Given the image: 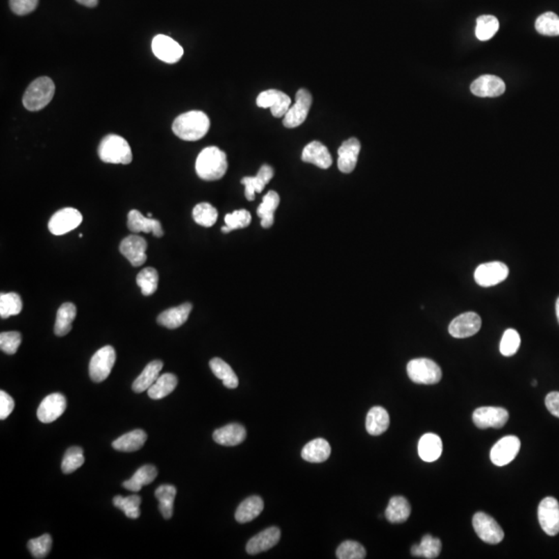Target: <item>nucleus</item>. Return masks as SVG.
Listing matches in <instances>:
<instances>
[{"label":"nucleus","mask_w":559,"mask_h":559,"mask_svg":"<svg viewBox=\"0 0 559 559\" xmlns=\"http://www.w3.org/2000/svg\"><path fill=\"white\" fill-rule=\"evenodd\" d=\"M208 116L202 111H189L175 118L173 133L185 141H197L203 138L210 130Z\"/></svg>","instance_id":"nucleus-1"},{"label":"nucleus","mask_w":559,"mask_h":559,"mask_svg":"<svg viewBox=\"0 0 559 559\" xmlns=\"http://www.w3.org/2000/svg\"><path fill=\"white\" fill-rule=\"evenodd\" d=\"M196 172L203 181H218L227 171V157L219 147L204 149L196 160Z\"/></svg>","instance_id":"nucleus-2"},{"label":"nucleus","mask_w":559,"mask_h":559,"mask_svg":"<svg viewBox=\"0 0 559 559\" xmlns=\"http://www.w3.org/2000/svg\"><path fill=\"white\" fill-rule=\"evenodd\" d=\"M99 156L105 163L124 164L132 162L133 153L126 139L118 135H107L99 145Z\"/></svg>","instance_id":"nucleus-3"},{"label":"nucleus","mask_w":559,"mask_h":559,"mask_svg":"<svg viewBox=\"0 0 559 559\" xmlns=\"http://www.w3.org/2000/svg\"><path fill=\"white\" fill-rule=\"evenodd\" d=\"M54 94L56 85L50 78H37L27 87L23 96V105L29 111L42 110L51 102Z\"/></svg>","instance_id":"nucleus-4"},{"label":"nucleus","mask_w":559,"mask_h":559,"mask_svg":"<svg viewBox=\"0 0 559 559\" xmlns=\"http://www.w3.org/2000/svg\"><path fill=\"white\" fill-rule=\"evenodd\" d=\"M409 378L419 385H435L442 381L440 367L429 358H415L407 365Z\"/></svg>","instance_id":"nucleus-5"},{"label":"nucleus","mask_w":559,"mask_h":559,"mask_svg":"<svg viewBox=\"0 0 559 559\" xmlns=\"http://www.w3.org/2000/svg\"><path fill=\"white\" fill-rule=\"evenodd\" d=\"M116 360V352L112 346H104L92 356L90 362V376L94 383H102L110 375Z\"/></svg>","instance_id":"nucleus-6"},{"label":"nucleus","mask_w":559,"mask_h":559,"mask_svg":"<svg viewBox=\"0 0 559 559\" xmlns=\"http://www.w3.org/2000/svg\"><path fill=\"white\" fill-rule=\"evenodd\" d=\"M474 531L485 543L497 545L504 539V531L494 518L483 512H476L472 519Z\"/></svg>","instance_id":"nucleus-7"},{"label":"nucleus","mask_w":559,"mask_h":559,"mask_svg":"<svg viewBox=\"0 0 559 559\" xmlns=\"http://www.w3.org/2000/svg\"><path fill=\"white\" fill-rule=\"evenodd\" d=\"M312 94L305 88H301L295 96V103L285 114L283 124L288 128H297L307 119L312 106Z\"/></svg>","instance_id":"nucleus-8"},{"label":"nucleus","mask_w":559,"mask_h":559,"mask_svg":"<svg viewBox=\"0 0 559 559\" xmlns=\"http://www.w3.org/2000/svg\"><path fill=\"white\" fill-rule=\"evenodd\" d=\"M537 517L543 531L550 537L559 533V503L554 497H546L537 508Z\"/></svg>","instance_id":"nucleus-9"},{"label":"nucleus","mask_w":559,"mask_h":559,"mask_svg":"<svg viewBox=\"0 0 559 559\" xmlns=\"http://www.w3.org/2000/svg\"><path fill=\"white\" fill-rule=\"evenodd\" d=\"M474 425L480 429H501L508 421V412L503 407H480L472 415Z\"/></svg>","instance_id":"nucleus-10"},{"label":"nucleus","mask_w":559,"mask_h":559,"mask_svg":"<svg viewBox=\"0 0 559 559\" xmlns=\"http://www.w3.org/2000/svg\"><path fill=\"white\" fill-rule=\"evenodd\" d=\"M83 217L75 208H65L58 210L50 219L48 227L54 235H63L81 225Z\"/></svg>","instance_id":"nucleus-11"},{"label":"nucleus","mask_w":559,"mask_h":559,"mask_svg":"<svg viewBox=\"0 0 559 559\" xmlns=\"http://www.w3.org/2000/svg\"><path fill=\"white\" fill-rule=\"evenodd\" d=\"M508 267L503 262L483 263L474 272V280L482 287H491L503 282L508 278Z\"/></svg>","instance_id":"nucleus-12"},{"label":"nucleus","mask_w":559,"mask_h":559,"mask_svg":"<svg viewBox=\"0 0 559 559\" xmlns=\"http://www.w3.org/2000/svg\"><path fill=\"white\" fill-rule=\"evenodd\" d=\"M520 447L521 442L517 436H506L491 449V461L497 466L508 465L518 455Z\"/></svg>","instance_id":"nucleus-13"},{"label":"nucleus","mask_w":559,"mask_h":559,"mask_svg":"<svg viewBox=\"0 0 559 559\" xmlns=\"http://www.w3.org/2000/svg\"><path fill=\"white\" fill-rule=\"evenodd\" d=\"M482 319L474 312H466L456 317L449 326L451 337L465 339L480 332Z\"/></svg>","instance_id":"nucleus-14"},{"label":"nucleus","mask_w":559,"mask_h":559,"mask_svg":"<svg viewBox=\"0 0 559 559\" xmlns=\"http://www.w3.org/2000/svg\"><path fill=\"white\" fill-rule=\"evenodd\" d=\"M151 49L157 58L166 63L177 62L183 56V47L168 35H156Z\"/></svg>","instance_id":"nucleus-15"},{"label":"nucleus","mask_w":559,"mask_h":559,"mask_svg":"<svg viewBox=\"0 0 559 559\" xmlns=\"http://www.w3.org/2000/svg\"><path fill=\"white\" fill-rule=\"evenodd\" d=\"M257 106L260 108H271L272 114L275 117L285 116L290 108L291 99L283 92L277 90H269L261 92L257 98Z\"/></svg>","instance_id":"nucleus-16"},{"label":"nucleus","mask_w":559,"mask_h":559,"mask_svg":"<svg viewBox=\"0 0 559 559\" xmlns=\"http://www.w3.org/2000/svg\"><path fill=\"white\" fill-rule=\"evenodd\" d=\"M65 408H67L65 397L59 392H54L42 401L37 408V419L44 424L53 423L63 415Z\"/></svg>","instance_id":"nucleus-17"},{"label":"nucleus","mask_w":559,"mask_h":559,"mask_svg":"<svg viewBox=\"0 0 559 559\" xmlns=\"http://www.w3.org/2000/svg\"><path fill=\"white\" fill-rule=\"evenodd\" d=\"M147 242L138 235H130L122 240L119 251L133 267H141L147 261Z\"/></svg>","instance_id":"nucleus-18"},{"label":"nucleus","mask_w":559,"mask_h":559,"mask_svg":"<svg viewBox=\"0 0 559 559\" xmlns=\"http://www.w3.org/2000/svg\"><path fill=\"white\" fill-rule=\"evenodd\" d=\"M470 90L480 98H497L506 92V84L497 76L484 75L472 82Z\"/></svg>","instance_id":"nucleus-19"},{"label":"nucleus","mask_w":559,"mask_h":559,"mask_svg":"<svg viewBox=\"0 0 559 559\" xmlns=\"http://www.w3.org/2000/svg\"><path fill=\"white\" fill-rule=\"evenodd\" d=\"M281 531L278 527H269L253 537L247 544V552L251 556H256L261 552L267 551L279 543Z\"/></svg>","instance_id":"nucleus-20"},{"label":"nucleus","mask_w":559,"mask_h":559,"mask_svg":"<svg viewBox=\"0 0 559 559\" xmlns=\"http://www.w3.org/2000/svg\"><path fill=\"white\" fill-rule=\"evenodd\" d=\"M360 143L356 138H350L342 143L337 153V168L341 172L351 173L358 164Z\"/></svg>","instance_id":"nucleus-21"},{"label":"nucleus","mask_w":559,"mask_h":559,"mask_svg":"<svg viewBox=\"0 0 559 559\" xmlns=\"http://www.w3.org/2000/svg\"><path fill=\"white\" fill-rule=\"evenodd\" d=\"M274 177V169L269 165H263L259 169L256 176H247L242 179V183L244 185V195L249 201L255 199L257 193H261L265 190V185L272 181Z\"/></svg>","instance_id":"nucleus-22"},{"label":"nucleus","mask_w":559,"mask_h":559,"mask_svg":"<svg viewBox=\"0 0 559 559\" xmlns=\"http://www.w3.org/2000/svg\"><path fill=\"white\" fill-rule=\"evenodd\" d=\"M128 227L134 233L138 232H145V233H153L157 237H162L164 235L161 223L155 219L144 217L139 210H133L128 215Z\"/></svg>","instance_id":"nucleus-23"},{"label":"nucleus","mask_w":559,"mask_h":559,"mask_svg":"<svg viewBox=\"0 0 559 559\" xmlns=\"http://www.w3.org/2000/svg\"><path fill=\"white\" fill-rule=\"evenodd\" d=\"M301 160L306 163L313 164L322 169H328L333 164L330 151L326 145L319 141H313L303 149Z\"/></svg>","instance_id":"nucleus-24"},{"label":"nucleus","mask_w":559,"mask_h":559,"mask_svg":"<svg viewBox=\"0 0 559 559\" xmlns=\"http://www.w3.org/2000/svg\"><path fill=\"white\" fill-rule=\"evenodd\" d=\"M215 442L224 447H235L244 442L247 431L240 424H229L214 432Z\"/></svg>","instance_id":"nucleus-25"},{"label":"nucleus","mask_w":559,"mask_h":559,"mask_svg":"<svg viewBox=\"0 0 559 559\" xmlns=\"http://www.w3.org/2000/svg\"><path fill=\"white\" fill-rule=\"evenodd\" d=\"M192 305L189 303H183L178 307L171 308L160 314L158 317V324L165 326L169 330H175L185 324L190 313L192 311Z\"/></svg>","instance_id":"nucleus-26"},{"label":"nucleus","mask_w":559,"mask_h":559,"mask_svg":"<svg viewBox=\"0 0 559 559\" xmlns=\"http://www.w3.org/2000/svg\"><path fill=\"white\" fill-rule=\"evenodd\" d=\"M390 427L389 412L383 407L375 406L370 409L366 419V429L370 435L378 436L385 433Z\"/></svg>","instance_id":"nucleus-27"},{"label":"nucleus","mask_w":559,"mask_h":559,"mask_svg":"<svg viewBox=\"0 0 559 559\" xmlns=\"http://www.w3.org/2000/svg\"><path fill=\"white\" fill-rule=\"evenodd\" d=\"M330 444L324 438H316L303 447L301 458L310 463H322L331 456Z\"/></svg>","instance_id":"nucleus-28"},{"label":"nucleus","mask_w":559,"mask_h":559,"mask_svg":"<svg viewBox=\"0 0 559 559\" xmlns=\"http://www.w3.org/2000/svg\"><path fill=\"white\" fill-rule=\"evenodd\" d=\"M442 453V442L440 436L427 433L419 442V455L425 462H434L440 459Z\"/></svg>","instance_id":"nucleus-29"},{"label":"nucleus","mask_w":559,"mask_h":559,"mask_svg":"<svg viewBox=\"0 0 559 559\" xmlns=\"http://www.w3.org/2000/svg\"><path fill=\"white\" fill-rule=\"evenodd\" d=\"M162 369H163V362L161 360H153V362H149L133 383V391L138 392V394L149 391V387L159 378Z\"/></svg>","instance_id":"nucleus-30"},{"label":"nucleus","mask_w":559,"mask_h":559,"mask_svg":"<svg viewBox=\"0 0 559 559\" xmlns=\"http://www.w3.org/2000/svg\"><path fill=\"white\" fill-rule=\"evenodd\" d=\"M263 508H265V503L261 497H256V495L248 497L240 504L236 510V521L242 524L251 522L262 512Z\"/></svg>","instance_id":"nucleus-31"},{"label":"nucleus","mask_w":559,"mask_h":559,"mask_svg":"<svg viewBox=\"0 0 559 559\" xmlns=\"http://www.w3.org/2000/svg\"><path fill=\"white\" fill-rule=\"evenodd\" d=\"M280 204V196L277 192L269 191L263 197L262 203L257 208V215L261 219L263 228H271L275 222V212Z\"/></svg>","instance_id":"nucleus-32"},{"label":"nucleus","mask_w":559,"mask_h":559,"mask_svg":"<svg viewBox=\"0 0 559 559\" xmlns=\"http://www.w3.org/2000/svg\"><path fill=\"white\" fill-rule=\"evenodd\" d=\"M147 435L143 430L137 429L120 436L117 440L112 442L114 449L119 451H136L144 446L147 442Z\"/></svg>","instance_id":"nucleus-33"},{"label":"nucleus","mask_w":559,"mask_h":559,"mask_svg":"<svg viewBox=\"0 0 559 559\" xmlns=\"http://www.w3.org/2000/svg\"><path fill=\"white\" fill-rule=\"evenodd\" d=\"M158 476L157 468L153 465H144L139 468L130 480L122 484L124 488L132 492H139L145 485L151 484Z\"/></svg>","instance_id":"nucleus-34"},{"label":"nucleus","mask_w":559,"mask_h":559,"mask_svg":"<svg viewBox=\"0 0 559 559\" xmlns=\"http://www.w3.org/2000/svg\"><path fill=\"white\" fill-rule=\"evenodd\" d=\"M77 315V309L72 303H65L60 306L57 311L54 333L58 337L69 334L72 331V324Z\"/></svg>","instance_id":"nucleus-35"},{"label":"nucleus","mask_w":559,"mask_h":559,"mask_svg":"<svg viewBox=\"0 0 559 559\" xmlns=\"http://www.w3.org/2000/svg\"><path fill=\"white\" fill-rule=\"evenodd\" d=\"M411 514L410 503L405 497H394L385 510V517L391 523H403Z\"/></svg>","instance_id":"nucleus-36"},{"label":"nucleus","mask_w":559,"mask_h":559,"mask_svg":"<svg viewBox=\"0 0 559 559\" xmlns=\"http://www.w3.org/2000/svg\"><path fill=\"white\" fill-rule=\"evenodd\" d=\"M177 383H178V379L174 374L165 373V374L160 375L157 381L149 387L147 394H149V398L153 399V400H161L174 391Z\"/></svg>","instance_id":"nucleus-37"},{"label":"nucleus","mask_w":559,"mask_h":559,"mask_svg":"<svg viewBox=\"0 0 559 559\" xmlns=\"http://www.w3.org/2000/svg\"><path fill=\"white\" fill-rule=\"evenodd\" d=\"M440 551H442V542L437 537H433L430 535L423 537L419 545H415L411 548V554L417 558H436L440 556Z\"/></svg>","instance_id":"nucleus-38"},{"label":"nucleus","mask_w":559,"mask_h":559,"mask_svg":"<svg viewBox=\"0 0 559 559\" xmlns=\"http://www.w3.org/2000/svg\"><path fill=\"white\" fill-rule=\"evenodd\" d=\"M210 367L212 373L223 381V385L227 389H236L238 387V378L231 367L219 358H212L210 362Z\"/></svg>","instance_id":"nucleus-39"},{"label":"nucleus","mask_w":559,"mask_h":559,"mask_svg":"<svg viewBox=\"0 0 559 559\" xmlns=\"http://www.w3.org/2000/svg\"><path fill=\"white\" fill-rule=\"evenodd\" d=\"M156 499L159 501V508L165 519L172 518L173 504L176 497V488L172 485H162L156 490Z\"/></svg>","instance_id":"nucleus-40"},{"label":"nucleus","mask_w":559,"mask_h":559,"mask_svg":"<svg viewBox=\"0 0 559 559\" xmlns=\"http://www.w3.org/2000/svg\"><path fill=\"white\" fill-rule=\"evenodd\" d=\"M499 29L497 17L484 15L476 20V35L480 41L486 42L492 39Z\"/></svg>","instance_id":"nucleus-41"},{"label":"nucleus","mask_w":559,"mask_h":559,"mask_svg":"<svg viewBox=\"0 0 559 559\" xmlns=\"http://www.w3.org/2000/svg\"><path fill=\"white\" fill-rule=\"evenodd\" d=\"M20 295L15 292L1 293L0 295V317L2 319L18 315L22 311Z\"/></svg>","instance_id":"nucleus-42"},{"label":"nucleus","mask_w":559,"mask_h":559,"mask_svg":"<svg viewBox=\"0 0 559 559\" xmlns=\"http://www.w3.org/2000/svg\"><path fill=\"white\" fill-rule=\"evenodd\" d=\"M136 282L144 297L153 294L157 291L158 284H159V275H158L157 269H153V267L142 269L137 276Z\"/></svg>","instance_id":"nucleus-43"},{"label":"nucleus","mask_w":559,"mask_h":559,"mask_svg":"<svg viewBox=\"0 0 559 559\" xmlns=\"http://www.w3.org/2000/svg\"><path fill=\"white\" fill-rule=\"evenodd\" d=\"M535 29L542 35L547 37H558L559 17L552 12L541 15L535 21Z\"/></svg>","instance_id":"nucleus-44"},{"label":"nucleus","mask_w":559,"mask_h":559,"mask_svg":"<svg viewBox=\"0 0 559 559\" xmlns=\"http://www.w3.org/2000/svg\"><path fill=\"white\" fill-rule=\"evenodd\" d=\"M193 219L198 225L212 227L218 220V210L212 204L203 202L194 208Z\"/></svg>","instance_id":"nucleus-45"},{"label":"nucleus","mask_w":559,"mask_h":559,"mask_svg":"<svg viewBox=\"0 0 559 559\" xmlns=\"http://www.w3.org/2000/svg\"><path fill=\"white\" fill-rule=\"evenodd\" d=\"M83 449L80 447H72L65 451V457L61 462V470L63 474H69L81 467L84 464Z\"/></svg>","instance_id":"nucleus-46"},{"label":"nucleus","mask_w":559,"mask_h":559,"mask_svg":"<svg viewBox=\"0 0 559 559\" xmlns=\"http://www.w3.org/2000/svg\"><path fill=\"white\" fill-rule=\"evenodd\" d=\"M113 503L116 508L124 510L128 518L137 519L140 517L141 497H138V495H131V497H128L117 495V497H114Z\"/></svg>","instance_id":"nucleus-47"},{"label":"nucleus","mask_w":559,"mask_h":559,"mask_svg":"<svg viewBox=\"0 0 559 559\" xmlns=\"http://www.w3.org/2000/svg\"><path fill=\"white\" fill-rule=\"evenodd\" d=\"M335 556L339 559H364L367 552L364 546L358 542L345 541L337 547Z\"/></svg>","instance_id":"nucleus-48"},{"label":"nucleus","mask_w":559,"mask_h":559,"mask_svg":"<svg viewBox=\"0 0 559 559\" xmlns=\"http://www.w3.org/2000/svg\"><path fill=\"white\" fill-rule=\"evenodd\" d=\"M27 546H28V550L33 558L37 559L47 558L52 548L51 535L46 533L42 537H35V539L31 540Z\"/></svg>","instance_id":"nucleus-49"},{"label":"nucleus","mask_w":559,"mask_h":559,"mask_svg":"<svg viewBox=\"0 0 559 559\" xmlns=\"http://www.w3.org/2000/svg\"><path fill=\"white\" fill-rule=\"evenodd\" d=\"M521 337L519 333L512 328H508L504 332L501 341V352L504 356H512L518 351L520 347Z\"/></svg>","instance_id":"nucleus-50"},{"label":"nucleus","mask_w":559,"mask_h":559,"mask_svg":"<svg viewBox=\"0 0 559 559\" xmlns=\"http://www.w3.org/2000/svg\"><path fill=\"white\" fill-rule=\"evenodd\" d=\"M252 221L250 212L246 210H234L231 214L226 215L225 224L230 230L240 229L248 227Z\"/></svg>","instance_id":"nucleus-51"},{"label":"nucleus","mask_w":559,"mask_h":559,"mask_svg":"<svg viewBox=\"0 0 559 559\" xmlns=\"http://www.w3.org/2000/svg\"><path fill=\"white\" fill-rule=\"evenodd\" d=\"M21 342L22 335L19 332H6L0 334V348L4 353L10 356L16 353Z\"/></svg>","instance_id":"nucleus-52"},{"label":"nucleus","mask_w":559,"mask_h":559,"mask_svg":"<svg viewBox=\"0 0 559 559\" xmlns=\"http://www.w3.org/2000/svg\"><path fill=\"white\" fill-rule=\"evenodd\" d=\"M39 0H10V10L19 16L31 14L37 8Z\"/></svg>","instance_id":"nucleus-53"},{"label":"nucleus","mask_w":559,"mask_h":559,"mask_svg":"<svg viewBox=\"0 0 559 559\" xmlns=\"http://www.w3.org/2000/svg\"><path fill=\"white\" fill-rule=\"evenodd\" d=\"M15 408V402L10 394L4 391H0V419L3 421Z\"/></svg>","instance_id":"nucleus-54"},{"label":"nucleus","mask_w":559,"mask_h":559,"mask_svg":"<svg viewBox=\"0 0 559 559\" xmlns=\"http://www.w3.org/2000/svg\"><path fill=\"white\" fill-rule=\"evenodd\" d=\"M546 407L552 415L559 417V392H551L545 399Z\"/></svg>","instance_id":"nucleus-55"},{"label":"nucleus","mask_w":559,"mask_h":559,"mask_svg":"<svg viewBox=\"0 0 559 559\" xmlns=\"http://www.w3.org/2000/svg\"><path fill=\"white\" fill-rule=\"evenodd\" d=\"M76 1L79 2L82 6H87V8H94V6H98L99 0H76Z\"/></svg>","instance_id":"nucleus-56"},{"label":"nucleus","mask_w":559,"mask_h":559,"mask_svg":"<svg viewBox=\"0 0 559 559\" xmlns=\"http://www.w3.org/2000/svg\"><path fill=\"white\" fill-rule=\"evenodd\" d=\"M556 317H558L559 324V297L558 299V301H556Z\"/></svg>","instance_id":"nucleus-57"},{"label":"nucleus","mask_w":559,"mask_h":559,"mask_svg":"<svg viewBox=\"0 0 559 559\" xmlns=\"http://www.w3.org/2000/svg\"><path fill=\"white\" fill-rule=\"evenodd\" d=\"M222 231L224 232V233H229V232L231 231V230H230L229 228H228L227 226L225 225L222 228Z\"/></svg>","instance_id":"nucleus-58"},{"label":"nucleus","mask_w":559,"mask_h":559,"mask_svg":"<svg viewBox=\"0 0 559 559\" xmlns=\"http://www.w3.org/2000/svg\"><path fill=\"white\" fill-rule=\"evenodd\" d=\"M533 385H537V381H533Z\"/></svg>","instance_id":"nucleus-59"}]
</instances>
